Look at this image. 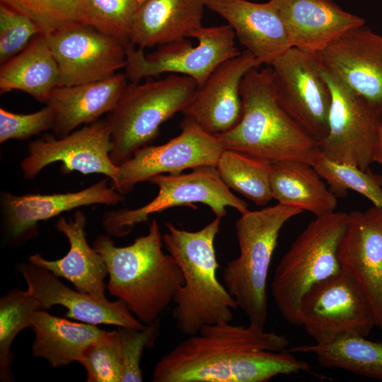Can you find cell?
<instances>
[{
    "mask_svg": "<svg viewBox=\"0 0 382 382\" xmlns=\"http://www.w3.org/2000/svg\"><path fill=\"white\" fill-rule=\"evenodd\" d=\"M289 340L249 324L203 325L156 363L154 382H267L279 375L311 372L286 349Z\"/></svg>",
    "mask_w": 382,
    "mask_h": 382,
    "instance_id": "6da1fadb",
    "label": "cell"
},
{
    "mask_svg": "<svg viewBox=\"0 0 382 382\" xmlns=\"http://www.w3.org/2000/svg\"><path fill=\"white\" fill-rule=\"evenodd\" d=\"M242 115L229 131L216 135L225 149L270 163L300 161L313 165L322 156L320 143L284 110L275 91L271 67L250 69L241 86Z\"/></svg>",
    "mask_w": 382,
    "mask_h": 382,
    "instance_id": "7a4b0ae2",
    "label": "cell"
},
{
    "mask_svg": "<svg viewBox=\"0 0 382 382\" xmlns=\"http://www.w3.org/2000/svg\"><path fill=\"white\" fill-rule=\"evenodd\" d=\"M163 243L156 219L146 235L127 246H115L110 237L102 234L93 241V248L107 265L108 291L122 300L145 325L159 320L183 283L178 265L168 253H163Z\"/></svg>",
    "mask_w": 382,
    "mask_h": 382,
    "instance_id": "3957f363",
    "label": "cell"
},
{
    "mask_svg": "<svg viewBox=\"0 0 382 382\" xmlns=\"http://www.w3.org/2000/svg\"><path fill=\"white\" fill-rule=\"evenodd\" d=\"M221 220L216 217L196 231L166 223L163 243L183 276V283L173 299L172 316L175 327L184 335H195L204 325L231 322L233 310L238 308L234 298L216 277L219 264L214 240Z\"/></svg>",
    "mask_w": 382,
    "mask_h": 382,
    "instance_id": "277c9868",
    "label": "cell"
},
{
    "mask_svg": "<svg viewBox=\"0 0 382 382\" xmlns=\"http://www.w3.org/2000/svg\"><path fill=\"white\" fill-rule=\"evenodd\" d=\"M302 212L297 207L277 203L248 210L235 224L239 255L226 264L222 282L249 324L257 328L264 330L267 322V277L280 231Z\"/></svg>",
    "mask_w": 382,
    "mask_h": 382,
    "instance_id": "5b68a950",
    "label": "cell"
},
{
    "mask_svg": "<svg viewBox=\"0 0 382 382\" xmlns=\"http://www.w3.org/2000/svg\"><path fill=\"white\" fill-rule=\"evenodd\" d=\"M347 213L316 216L296 237L282 257L271 284V293L282 317L300 325L303 296L316 284L341 270L337 248Z\"/></svg>",
    "mask_w": 382,
    "mask_h": 382,
    "instance_id": "8992f818",
    "label": "cell"
},
{
    "mask_svg": "<svg viewBox=\"0 0 382 382\" xmlns=\"http://www.w3.org/2000/svg\"><path fill=\"white\" fill-rule=\"evenodd\" d=\"M197 86L193 79L180 74L143 83H128L106 118L112 144V161L120 166L137 150L150 145L158 136L160 126L188 105Z\"/></svg>",
    "mask_w": 382,
    "mask_h": 382,
    "instance_id": "52a82bcc",
    "label": "cell"
},
{
    "mask_svg": "<svg viewBox=\"0 0 382 382\" xmlns=\"http://www.w3.org/2000/svg\"><path fill=\"white\" fill-rule=\"evenodd\" d=\"M188 173L159 174L149 182L158 188L157 195L146 204L137 209H119L104 213L102 223L106 231L122 237L139 223L146 221L151 214L178 207L208 206L216 217L226 215L227 207L241 214L248 211L247 203L237 197L220 178L216 167H197Z\"/></svg>",
    "mask_w": 382,
    "mask_h": 382,
    "instance_id": "ba28073f",
    "label": "cell"
},
{
    "mask_svg": "<svg viewBox=\"0 0 382 382\" xmlns=\"http://www.w3.org/2000/svg\"><path fill=\"white\" fill-rule=\"evenodd\" d=\"M197 40V45L183 38L160 45L150 54L132 43L126 47L125 75L130 82L164 73L185 75L193 79L198 86L222 63L238 55L236 35L227 25L204 27L190 35Z\"/></svg>",
    "mask_w": 382,
    "mask_h": 382,
    "instance_id": "9c48e42d",
    "label": "cell"
},
{
    "mask_svg": "<svg viewBox=\"0 0 382 382\" xmlns=\"http://www.w3.org/2000/svg\"><path fill=\"white\" fill-rule=\"evenodd\" d=\"M300 325L318 345L348 335L367 337L376 326L371 304L345 270L316 284L301 299Z\"/></svg>",
    "mask_w": 382,
    "mask_h": 382,
    "instance_id": "30bf717a",
    "label": "cell"
},
{
    "mask_svg": "<svg viewBox=\"0 0 382 382\" xmlns=\"http://www.w3.org/2000/svg\"><path fill=\"white\" fill-rule=\"evenodd\" d=\"M270 66L280 105L320 143L328 131L331 93L318 54L292 47Z\"/></svg>",
    "mask_w": 382,
    "mask_h": 382,
    "instance_id": "8fae6325",
    "label": "cell"
},
{
    "mask_svg": "<svg viewBox=\"0 0 382 382\" xmlns=\"http://www.w3.org/2000/svg\"><path fill=\"white\" fill-rule=\"evenodd\" d=\"M323 76L331 105L328 134L320 143L322 156L367 170L382 117L335 74L323 68Z\"/></svg>",
    "mask_w": 382,
    "mask_h": 382,
    "instance_id": "7c38bea8",
    "label": "cell"
},
{
    "mask_svg": "<svg viewBox=\"0 0 382 382\" xmlns=\"http://www.w3.org/2000/svg\"><path fill=\"white\" fill-rule=\"evenodd\" d=\"M180 127L181 132L177 137L161 145L144 146L118 166L117 180L112 186L121 195H126L137 184L156 175L179 174L201 166L216 167L224 150L216 136L186 116Z\"/></svg>",
    "mask_w": 382,
    "mask_h": 382,
    "instance_id": "4fadbf2b",
    "label": "cell"
},
{
    "mask_svg": "<svg viewBox=\"0 0 382 382\" xmlns=\"http://www.w3.org/2000/svg\"><path fill=\"white\" fill-rule=\"evenodd\" d=\"M112 149L108 122L106 119H99L64 137H47L30 142L28 154L20 166L23 177L33 180L47 166L61 162L64 174L72 171L83 175L103 174L114 185L119 169L111 160Z\"/></svg>",
    "mask_w": 382,
    "mask_h": 382,
    "instance_id": "5bb4252c",
    "label": "cell"
},
{
    "mask_svg": "<svg viewBox=\"0 0 382 382\" xmlns=\"http://www.w3.org/2000/svg\"><path fill=\"white\" fill-rule=\"evenodd\" d=\"M46 35L57 64L59 86L100 81L126 66V47L83 23L68 25Z\"/></svg>",
    "mask_w": 382,
    "mask_h": 382,
    "instance_id": "9a60e30c",
    "label": "cell"
},
{
    "mask_svg": "<svg viewBox=\"0 0 382 382\" xmlns=\"http://www.w3.org/2000/svg\"><path fill=\"white\" fill-rule=\"evenodd\" d=\"M337 258L364 291L382 330V208L347 213Z\"/></svg>",
    "mask_w": 382,
    "mask_h": 382,
    "instance_id": "2e32d148",
    "label": "cell"
},
{
    "mask_svg": "<svg viewBox=\"0 0 382 382\" xmlns=\"http://www.w3.org/2000/svg\"><path fill=\"white\" fill-rule=\"evenodd\" d=\"M328 70L382 117V36L365 25L317 53Z\"/></svg>",
    "mask_w": 382,
    "mask_h": 382,
    "instance_id": "e0dca14e",
    "label": "cell"
},
{
    "mask_svg": "<svg viewBox=\"0 0 382 382\" xmlns=\"http://www.w3.org/2000/svg\"><path fill=\"white\" fill-rule=\"evenodd\" d=\"M103 179L76 192L47 195H16L3 192L0 197L1 219L6 233L13 240H27L35 235L37 224L81 207L115 205L123 196Z\"/></svg>",
    "mask_w": 382,
    "mask_h": 382,
    "instance_id": "ac0fdd59",
    "label": "cell"
},
{
    "mask_svg": "<svg viewBox=\"0 0 382 382\" xmlns=\"http://www.w3.org/2000/svg\"><path fill=\"white\" fill-rule=\"evenodd\" d=\"M261 65L246 50L224 62L202 84L197 86L183 113L211 134L216 136L229 131L241 117L242 80L248 71Z\"/></svg>",
    "mask_w": 382,
    "mask_h": 382,
    "instance_id": "d6986e66",
    "label": "cell"
},
{
    "mask_svg": "<svg viewBox=\"0 0 382 382\" xmlns=\"http://www.w3.org/2000/svg\"><path fill=\"white\" fill-rule=\"evenodd\" d=\"M27 284L25 292L35 298L43 309L56 305L65 307L66 316L83 323L107 324L132 329L146 325L134 317L121 299L101 301L70 289L49 270L30 262L18 265Z\"/></svg>",
    "mask_w": 382,
    "mask_h": 382,
    "instance_id": "ffe728a7",
    "label": "cell"
},
{
    "mask_svg": "<svg viewBox=\"0 0 382 382\" xmlns=\"http://www.w3.org/2000/svg\"><path fill=\"white\" fill-rule=\"evenodd\" d=\"M206 8L224 18L240 43L262 64L270 66L292 47L284 21L271 0H204Z\"/></svg>",
    "mask_w": 382,
    "mask_h": 382,
    "instance_id": "44dd1931",
    "label": "cell"
},
{
    "mask_svg": "<svg viewBox=\"0 0 382 382\" xmlns=\"http://www.w3.org/2000/svg\"><path fill=\"white\" fill-rule=\"evenodd\" d=\"M285 25L293 47L317 54L364 18L343 10L332 0H271Z\"/></svg>",
    "mask_w": 382,
    "mask_h": 382,
    "instance_id": "7402d4cb",
    "label": "cell"
},
{
    "mask_svg": "<svg viewBox=\"0 0 382 382\" xmlns=\"http://www.w3.org/2000/svg\"><path fill=\"white\" fill-rule=\"evenodd\" d=\"M86 224V216L81 210L74 213L73 219L59 217L55 226L69 241L68 253L54 260H47L40 254L30 255L28 260L58 277L67 279L76 289L105 301L108 299L104 282L108 275V268L103 256L88 243Z\"/></svg>",
    "mask_w": 382,
    "mask_h": 382,
    "instance_id": "603a6c76",
    "label": "cell"
},
{
    "mask_svg": "<svg viewBox=\"0 0 382 382\" xmlns=\"http://www.w3.org/2000/svg\"><path fill=\"white\" fill-rule=\"evenodd\" d=\"M125 74L116 73L105 79L74 86H58L47 105L54 112L52 127L57 137H64L82 124L88 125L117 105L126 86Z\"/></svg>",
    "mask_w": 382,
    "mask_h": 382,
    "instance_id": "cb8c5ba5",
    "label": "cell"
},
{
    "mask_svg": "<svg viewBox=\"0 0 382 382\" xmlns=\"http://www.w3.org/2000/svg\"><path fill=\"white\" fill-rule=\"evenodd\" d=\"M204 0H145L132 24L130 43L139 48L163 45L202 26Z\"/></svg>",
    "mask_w": 382,
    "mask_h": 382,
    "instance_id": "d4e9b609",
    "label": "cell"
},
{
    "mask_svg": "<svg viewBox=\"0 0 382 382\" xmlns=\"http://www.w3.org/2000/svg\"><path fill=\"white\" fill-rule=\"evenodd\" d=\"M35 340L32 353L47 360L53 368L79 361L85 349L106 330L96 325L75 323L45 311H36L32 318Z\"/></svg>",
    "mask_w": 382,
    "mask_h": 382,
    "instance_id": "484cf974",
    "label": "cell"
},
{
    "mask_svg": "<svg viewBox=\"0 0 382 382\" xmlns=\"http://www.w3.org/2000/svg\"><path fill=\"white\" fill-rule=\"evenodd\" d=\"M270 187L278 203L320 216L335 212L337 197L313 165L300 161L271 163Z\"/></svg>",
    "mask_w": 382,
    "mask_h": 382,
    "instance_id": "4316f807",
    "label": "cell"
},
{
    "mask_svg": "<svg viewBox=\"0 0 382 382\" xmlns=\"http://www.w3.org/2000/svg\"><path fill=\"white\" fill-rule=\"evenodd\" d=\"M59 74L47 35L40 34L19 54L1 64L0 93L18 90L47 103Z\"/></svg>",
    "mask_w": 382,
    "mask_h": 382,
    "instance_id": "83f0119b",
    "label": "cell"
},
{
    "mask_svg": "<svg viewBox=\"0 0 382 382\" xmlns=\"http://www.w3.org/2000/svg\"><path fill=\"white\" fill-rule=\"evenodd\" d=\"M289 351L316 356L325 368L340 369L365 377L382 380V342L348 335L324 345H303Z\"/></svg>",
    "mask_w": 382,
    "mask_h": 382,
    "instance_id": "f1b7e54d",
    "label": "cell"
},
{
    "mask_svg": "<svg viewBox=\"0 0 382 382\" xmlns=\"http://www.w3.org/2000/svg\"><path fill=\"white\" fill-rule=\"evenodd\" d=\"M223 183L258 206L272 198L270 187L271 163L234 150L222 151L216 166Z\"/></svg>",
    "mask_w": 382,
    "mask_h": 382,
    "instance_id": "f546056e",
    "label": "cell"
},
{
    "mask_svg": "<svg viewBox=\"0 0 382 382\" xmlns=\"http://www.w3.org/2000/svg\"><path fill=\"white\" fill-rule=\"evenodd\" d=\"M40 303L25 291L13 289L0 299V379L10 381L13 357L11 346L22 330L32 326L33 314L42 310ZM45 310V309H44Z\"/></svg>",
    "mask_w": 382,
    "mask_h": 382,
    "instance_id": "4dcf8cb0",
    "label": "cell"
},
{
    "mask_svg": "<svg viewBox=\"0 0 382 382\" xmlns=\"http://www.w3.org/2000/svg\"><path fill=\"white\" fill-rule=\"evenodd\" d=\"M313 166L336 197H345L350 190L369 199L374 206L382 208V176L372 173L369 169L364 171L323 156Z\"/></svg>",
    "mask_w": 382,
    "mask_h": 382,
    "instance_id": "1f68e13d",
    "label": "cell"
},
{
    "mask_svg": "<svg viewBox=\"0 0 382 382\" xmlns=\"http://www.w3.org/2000/svg\"><path fill=\"white\" fill-rule=\"evenodd\" d=\"M139 7L138 0H84L82 23L127 47Z\"/></svg>",
    "mask_w": 382,
    "mask_h": 382,
    "instance_id": "d6a6232c",
    "label": "cell"
},
{
    "mask_svg": "<svg viewBox=\"0 0 382 382\" xmlns=\"http://www.w3.org/2000/svg\"><path fill=\"white\" fill-rule=\"evenodd\" d=\"M3 4L30 18L42 34L62 27L82 23L84 0H0Z\"/></svg>",
    "mask_w": 382,
    "mask_h": 382,
    "instance_id": "836d02e7",
    "label": "cell"
},
{
    "mask_svg": "<svg viewBox=\"0 0 382 382\" xmlns=\"http://www.w3.org/2000/svg\"><path fill=\"white\" fill-rule=\"evenodd\" d=\"M79 362L88 382H120L121 359L117 330L105 331L83 351Z\"/></svg>",
    "mask_w": 382,
    "mask_h": 382,
    "instance_id": "e575fe53",
    "label": "cell"
},
{
    "mask_svg": "<svg viewBox=\"0 0 382 382\" xmlns=\"http://www.w3.org/2000/svg\"><path fill=\"white\" fill-rule=\"evenodd\" d=\"M160 328L159 320L143 329L118 327L121 359L120 382L143 381L140 360L144 348L154 345Z\"/></svg>",
    "mask_w": 382,
    "mask_h": 382,
    "instance_id": "d590c367",
    "label": "cell"
},
{
    "mask_svg": "<svg viewBox=\"0 0 382 382\" xmlns=\"http://www.w3.org/2000/svg\"><path fill=\"white\" fill-rule=\"evenodd\" d=\"M41 33L30 18L0 3L1 64L22 52Z\"/></svg>",
    "mask_w": 382,
    "mask_h": 382,
    "instance_id": "8d00e7d4",
    "label": "cell"
},
{
    "mask_svg": "<svg viewBox=\"0 0 382 382\" xmlns=\"http://www.w3.org/2000/svg\"><path fill=\"white\" fill-rule=\"evenodd\" d=\"M54 120V112L48 105L29 114H18L1 108L0 143L10 139H27L52 129Z\"/></svg>",
    "mask_w": 382,
    "mask_h": 382,
    "instance_id": "74e56055",
    "label": "cell"
},
{
    "mask_svg": "<svg viewBox=\"0 0 382 382\" xmlns=\"http://www.w3.org/2000/svg\"><path fill=\"white\" fill-rule=\"evenodd\" d=\"M372 161L382 165V122L380 124L373 148Z\"/></svg>",
    "mask_w": 382,
    "mask_h": 382,
    "instance_id": "f35d334b",
    "label": "cell"
},
{
    "mask_svg": "<svg viewBox=\"0 0 382 382\" xmlns=\"http://www.w3.org/2000/svg\"><path fill=\"white\" fill-rule=\"evenodd\" d=\"M145 0H138L139 6Z\"/></svg>",
    "mask_w": 382,
    "mask_h": 382,
    "instance_id": "ab89813d",
    "label": "cell"
}]
</instances>
